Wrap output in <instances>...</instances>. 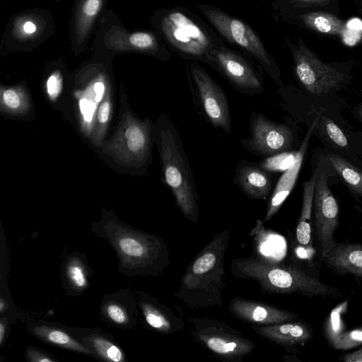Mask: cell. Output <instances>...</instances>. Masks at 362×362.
<instances>
[{"label":"cell","instance_id":"37","mask_svg":"<svg viewBox=\"0 0 362 362\" xmlns=\"http://www.w3.org/2000/svg\"><path fill=\"white\" fill-rule=\"evenodd\" d=\"M94 89L96 93L95 100L100 101L104 91V85L101 82H97L94 85Z\"/></svg>","mask_w":362,"mask_h":362},{"label":"cell","instance_id":"1","mask_svg":"<svg viewBox=\"0 0 362 362\" xmlns=\"http://www.w3.org/2000/svg\"><path fill=\"white\" fill-rule=\"evenodd\" d=\"M230 233L228 228L216 233L186 268L175 296L189 308L223 305L224 258Z\"/></svg>","mask_w":362,"mask_h":362},{"label":"cell","instance_id":"28","mask_svg":"<svg viewBox=\"0 0 362 362\" xmlns=\"http://www.w3.org/2000/svg\"><path fill=\"white\" fill-rule=\"evenodd\" d=\"M67 274L70 281L78 288H83L87 284L86 274L82 266L76 262L67 267Z\"/></svg>","mask_w":362,"mask_h":362},{"label":"cell","instance_id":"39","mask_svg":"<svg viewBox=\"0 0 362 362\" xmlns=\"http://www.w3.org/2000/svg\"><path fill=\"white\" fill-rule=\"evenodd\" d=\"M6 329V325L4 323V321H1L0 323V344H2L3 340L4 339Z\"/></svg>","mask_w":362,"mask_h":362},{"label":"cell","instance_id":"6","mask_svg":"<svg viewBox=\"0 0 362 362\" xmlns=\"http://www.w3.org/2000/svg\"><path fill=\"white\" fill-rule=\"evenodd\" d=\"M188 322L194 340L222 360L240 361L255 348L252 340L219 320L192 317Z\"/></svg>","mask_w":362,"mask_h":362},{"label":"cell","instance_id":"22","mask_svg":"<svg viewBox=\"0 0 362 362\" xmlns=\"http://www.w3.org/2000/svg\"><path fill=\"white\" fill-rule=\"evenodd\" d=\"M126 146L134 154L140 155L144 158L148 156L150 146L149 125L133 124L127 128L124 132Z\"/></svg>","mask_w":362,"mask_h":362},{"label":"cell","instance_id":"2","mask_svg":"<svg viewBox=\"0 0 362 362\" xmlns=\"http://www.w3.org/2000/svg\"><path fill=\"white\" fill-rule=\"evenodd\" d=\"M153 23L170 49L189 62L205 63L211 51L226 44L209 23L183 6L158 11Z\"/></svg>","mask_w":362,"mask_h":362},{"label":"cell","instance_id":"36","mask_svg":"<svg viewBox=\"0 0 362 362\" xmlns=\"http://www.w3.org/2000/svg\"><path fill=\"white\" fill-rule=\"evenodd\" d=\"M342 360L345 362H362V348L346 354L343 356Z\"/></svg>","mask_w":362,"mask_h":362},{"label":"cell","instance_id":"7","mask_svg":"<svg viewBox=\"0 0 362 362\" xmlns=\"http://www.w3.org/2000/svg\"><path fill=\"white\" fill-rule=\"evenodd\" d=\"M110 237L125 264L144 272H158L167 266L168 251L161 238L129 229H111Z\"/></svg>","mask_w":362,"mask_h":362},{"label":"cell","instance_id":"13","mask_svg":"<svg viewBox=\"0 0 362 362\" xmlns=\"http://www.w3.org/2000/svg\"><path fill=\"white\" fill-rule=\"evenodd\" d=\"M228 310L235 317L253 325L279 324L297 317L293 312L239 297L230 300Z\"/></svg>","mask_w":362,"mask_h":362},{"label":"cell","instance_id":"3","mask_svg":"<svg viewBox=\"0 0 362 362\" xmlns=\"http://www.w3.org/2000/svg\"><path fill=\"white\" fill-rule=\"evenodd\" d=\"M158 139L165 182L182 215L197 223L199 209L196 182L180 134L167 116L159 122Z\"/></svg>","mask_w":362,"mask_h":362},{"label":"cell","instance_id":"40","mask_svg":"<svg viewBox=\"0 0 362 362\" xmlns=\"http://www.w3.org/2000/svg\"><path fill=\"white\" fill-rule=\"evenodd\" d=\"M5 308H6V302L4 301V298L1 297V300H0V311H1V313H3L4 311Z\"/></svg>","mask_w":362,"mask_h":362},{"label":"cell","instance_id":"17","mask_svg":"<svg viewBox=\"0 0 362 362\" xmlns=\"http://www.w3.org/2000/svg\"><path fill=\"white\" fill-rule=\"evenodd\" d=\"M323 257L335 270L362 278V245H337Z\"/></svg>","mask_w":362,"mask_h":362},{"label":"cell","instance_id":"38","mask_svg":"<svg viewBox=\"0 0 362 362\" xmlns=\"http://www.w3.org/2000/svg\"><path fill=\"white\" fill-rule=\"evenodd\" d=\"M355 116L362 122V102L357 105L353 110Z\"/></svg>","mask_w":362,"mask_h":362},{"label":"cell","instance_id":"27","mask_svg":"<svg viewBox=\"0 0 362 362\" xmlns=\"http://www.w3.org/2000/svg\"><path fill=\"white\" fill-rule=\"evenodd\" d=\"M326 133L331 141L338 146L344 148L348 146V141L340 127L329 118H325Z\"/></svg>","mask_w":362,"mask_h":362},{"label":"cell","instance_id":"18","mask_svg":"<svg viewBox=\"0 0 362 362\" xmlns=\"http://www.w3.org/2000/svg\"><path fill=\"white\" fill-rule=\"evenodd\" d=\"M141 306L145 320L151 327L164 334L176 333L184 329L185 322L182 317L168 307L156 301H144Z\"/></svg>","mask_w":362,"mask_h":362},{"label":"cell","instance_id":"35","mask_svg":"<svg viewBox=\"0 0 362 362\" xmlns=\"http://www.w3.org/2000/svg\"><path fill=\"white\" fill-rule=\"evenodd\" d=\"M110 113V105L107 102L103 103L99 108L98 119L100 122L105 123L107 121Z\"/></svg>","mask_w":362,"mask_h":362},{"label":"cell","instance_id":"30","mask_svg":"<svg viewBox=\"0 0 362 362\" xmlns=\"http://www.w3.org/2000/svg\"><path fill=\"white\" fill-rule=\"evenodd\" d=\"M47 90L52 98H55L62 90V76L59 72L52 74L47 81Z\"/></svg>","mask_w":362,"mask_h":362},{"label":"cell","instance_id":"9","mask_svg":"<svg viewBox=\"0 0 362 362\" xmlns=\"http://www.w3.org/2000/svg\"><path fill=\"white\" fill-rule=\"evenodd\" d=\"M205 64L218 72L239 92L259 95L264 91L262 68L257 69L243 52L224 45L211 51Z\"/></svg>","mask_w":362,"mask_h":362},{"label":"cell","instance_id":"31","mask_svg":"<svg viewBox=\"0 0 362 362\" xmlns=\"http://www.w3.org/2000/svg\"><path fill=\"white\" fill-rule=\"evenodd\" d=\"M38 27L36 23L31 19H26L21 22L18 27V33L23 37H30L37 31Z\"/></svg>","mask_w":362,"mask_h":362},{"label":"cell","instance_id":"25","mask_svg":"<svg viewBox=\"0 0 362 362\" xmlns=\"http://www.w3.org/2000/svg\"><path fill=\"white\" fill-rule=\"evenodd\" d=\"M88 341L97 353L106 360L113 362L124 361L123 352L116 344L111 341L96 336L89 337Z\"/></svg>","mask_w":362,"mask_h":362},{"label":"cell","instance_id":"10","mask_svg":"<svg viewBox=\"0 0 362 362\" xmlns=\"http://www.w3.org/2000/svg\"><path fill=\"white\" fill-rule=\"evenodd\" d=\"M297 80L310 93L320 95L337 89L344 80V74L322 62L300 37L297 44L286 40Z\"/></svg>","mask_w":362,"mask_h":362},{"label":"cell","instance_id":"23","mask_svg":"<svg viewBox=\"0 0 362 362\" xmlns=\"http://www.w3.org/2000/svg\"><path fill=\"white\" fill-rule=\"evenodd\" d=\"M33 330L35 334L50 343L79 352L90 353L85 346L59 329L41 325Z\"/></svg>","mask_w":362,"mask_h":362},{"label":"cell","instance_id":"19","mask_svg":"<svg viewBox=\"0 0 362 362\" xmlns=\"http://www.w3.org/2000/svg\"><path fill=\"white\" fill-rule=\"evenodd\" d=\"M316 176L317 168L310 180L303 184L302 208L296 235L298 243L303 247H310L312 243L311 214Z\"/></svg>","mask_w":362,"mask_h":362},{"label":"cell","instance_id":"29","mask_svg":"<svg viewBox=\"0 0 362 362\" xmlns=\"http://www.w3.org/2000/svg\"><path fill=\"white\" fill-rule=\"evenodd\" d=\"M107 316L117 324H124L127 322L128 316L122 307L117 303H109L105 308Z\"/></svg>","mask_w":362,"mask_h":362},{"label":"cell","instance_id":"32","mask_svg":"<svg viewBox=\"0 0 362 362\" xmlns=\"http://www.w3.org/2000/svg\"><path fill=\"white\" fill-rule=\"evenodd\" d=\"M5 104L11 108H16L20 105V99L16 91L11 89L6 90L3 94Z\"/></svg>","mask_w":362,"mask_h":362},{"label":"cell","instance_id":"34","mask_svg":"<svg viewBox=\"0 0 362 362\" xmlns=\"http://www.w3.org/2000/svg\"><path fill=\"white\" fill-rule=\"evenodd\" d=\"M80 106L81 112L85 115V119L87 121H90L94 110V105H90L87 100L82 99L80 102Z\"/></svg>","mask_w":362,"mask_h":362},{"label":"cell","instance_id":"24","mask_svg":"<svg viewBox=\"0 0 362 362\" xmlns=\"http://www.w3.org/2000/svg\"><path fill=\"white\" fill-rule=\"evenodd\" d=\"M297 151H284L272 156L266 157L258 162V165L267 171L284 173L295 162Z\"/></svg>","mask_w":362,"mask_h":362},{"label":"cell","instance_id":"16","mask_svg":"<svg viewBox=\"0 0 362 362\" xmlns=\"http://www.w3.org/2000/svg\"><path fill=\"white\" fill-rule=\"evenodd\" d=\"M252 329L260 337L286 349L306 342L313 337L310 329L305 324L299 322H286L268 325H254Z\"/></svg>","mask_w":362,"mask_h":362},{"label":"cell","instance_id":"33","mask_svg":"<svg viewBox=\"0 0 362 362\" xmlns=\"http://www.w3.org/2000/svg\"><path fill=\"white\" fill-rule=\"evenodd\" d=\"M28 358L30 361L33 362H53L54 359L49 358L43 353L36 350H29L28 351Z\"/></svg>","mask_w":362,"mask_h":362},{"label":"cell","instance_id":"5","mask_svg":"<svg viewBox=\"0 0 362 362\" xmlns=\"http://www.w3.org/2000/svg\"><path fill=\"white\" fill-rule=\"evenodd\" d=\"M196 6L221 37L255 59L279 86H282L280 69L257 33L247 22L218 6L207 3Z\"/></svg>","mask_w":362,"mask_h":362},{"label":"cell","instance_id":"20","mask_svg":"<svg viewBox=\"0 0 362 362\" xmlns=\"http://www.w3.org/2000/svg\"><path fill=\"white\" fill-rule=\"evenodd\" d=\"M104 0H79L74 21L75 35L78 44L87 37Z\"/></svg>","mask_w":362,"mask_h":362},{"label":"cell","instance_id":"8","mask_svg":"<svg viewBox=\"0 0 362 362\" xmlns=\"http://www.w3.org/2000/svg\"><path fill=\"white\" fill-rule=\"evenodd\" d=\"M191 90L201 115L216 129L232 132L229 103L222 88L206 69L194 62L186 64Z\"/></svg>","mask_w":362,"mask_h":362},{"label":"cell","instance_id":"21","mask_svg":"<svg viewBox=\"0 0 362 362\" xmlns=\"http://www.w3.org/2000/svg\"><path fill=\"white\" fill-rule=\"evenodd\" d=\"M327 160L352 193L362 197V171L344 158L328 153Z\"/></svg>","mask_w":362,"mask_h":362},{"label":"cell","instance_id":"11","mask_svg":"<svg viewBox=\"0 0 362 362\" xmlns=\"http://www.w3.org/2000/svg\"><path fill=\"white\" fill-rule=\"evenodd\" d=\"M250 136L240 141L247 151L260 157H269L291 151L293 134L284 123H276L262 113L252 111L249 122Z\"/></svg>","mask_w":362,"mask_h":362},{"label":"cell","instance_id":"4","mask_svg":"<svg viewBox=\"0 0 362 362\" xmlns=\"http://www.w3.org/2000/svg\"><path fill=\"white\" fill-rule=\"evenodd\" d=\"M231 271L238 279L256 281L265 293H298L306 296H339V292L298 267L274 263L262 257L233 259Z\"/></svg>","mask_w":362,"mask_h":362},{"label":"cell","instance_id":"15","mask_svg":"<svg viewBox=\"0 0 362 362\" xmlns=\"http://www.w3.org/2000/svg\"><path fill=\"white\" fill-rule=\"evenodd\" d=\"M315 125V122L313 124L307 133L299 150L297 151L293 164L283 173L277 181L274 189L270 195L266 214L262 220L263 223L269 221L273 218L294 187Z\"/></svg>","mask_w":362,"mask_h":362},{"label":"cell","instance_id":"14","mask_svg":"<svg viewBox=\"0 0 362 362\" xmlns=\"http://www.w3.org/2000/svg\"><path fill=\"white\" fill-rule=\"evenodd\" d=\"M234 182L249 198L267 199L272 189V174L257 163L241 160L235 170Z\"/></svg>","mask_w":362,"mask_h":362},{"label":"cell","instance_id":"26","mask_svg":"<svg viewBox=\"0 0 362 362\" xmlns=\"http://www.w3.org/2000/svg\"><path fill=\"white\" fill-rule=\"evenodd\" d=\"M333 347L337 349H349L362 344V328L353 329L332 336Z\"/></svg>","mask_w":362,"mask_h":362},{"label":"cell","instance_id":"12","mask_svg":"<svg viewBox=\"0 0 362 362\" xmlns=\"http://www.w3.org/2000/svg\"><path fill=\"white\" fill-rule=\"evenodd\" d=\"M313 210L315 226L324 257L337 245L334 233L339 222V208L329 188L326 171L320 165L317 168Z\"/></svg>","mask_w":362,"mask_h":362}]
</instances>
